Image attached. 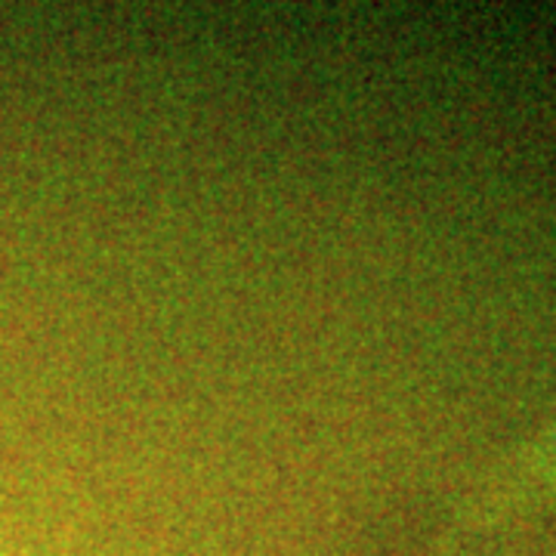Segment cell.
Here are the masks:
<instances>
[{
  "instance_id": "obj_1",
  "label": "cell",
  "mask_w": 556,
  "mask_h": 556,
  "mask_svg": "<svg viewBox=\"0 0 556 556\" xmlns=\"http://www.w3.org/2000/svg\"><path fill=\"white\" fill-rule=\"evenodd\" d=\"M532 467H535V477L541 479V485H556V430L538 445Z\"/></svg>"
}]
</instances>
